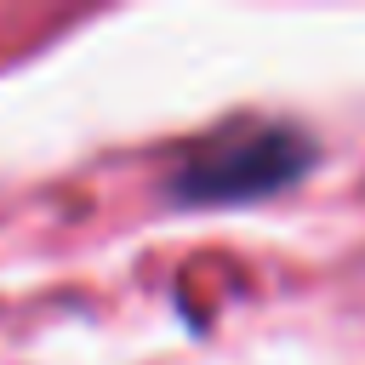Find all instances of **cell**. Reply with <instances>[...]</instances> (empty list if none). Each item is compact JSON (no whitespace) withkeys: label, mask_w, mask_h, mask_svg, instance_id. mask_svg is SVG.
Returning a JSON list of instances; mask_svg holds the SVG:
<instances>
[{"label":"cell","mask_w":365,"mask_h":365,"mask_svg":"<svg viewBox=\"0 0 365 365\" xmlns=\"http://www.w3.org/2000/svg\"><path fill=\"white\" fill-rule=\"evenodd\" d=\"M314 165V143L291 125H251V131H228L200 143L177 171H171V194L182 205H240V200H262L291 188L302 171Z\"/></svg>","instance_id":"cell-1"}]
</instances>
